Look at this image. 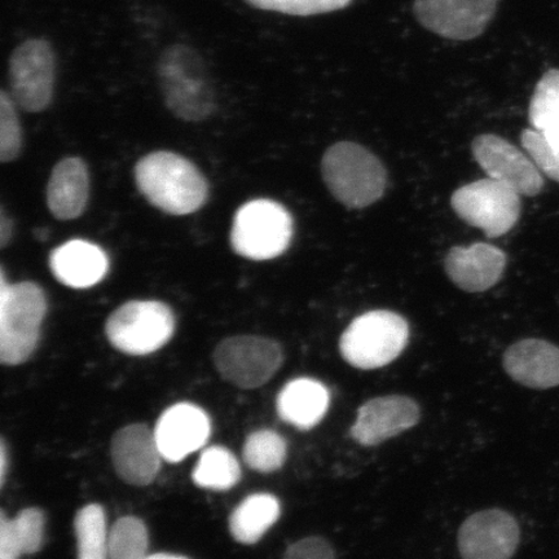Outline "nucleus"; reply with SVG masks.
<instances>
[{"label": "nucleus", "instance_id": "1", "mask_svg": "<svg viewBox=\"0 0 559 559\" xmlns=\"http://www.w3.org/2000/svg\"><path fill=\"white\" fill-rule=\"evenodd\" d=\"M134 174L140 193L166 214H193L209 199V185L204 174L178 153H150L138 160Z\"/></svg>", "mask_w": 559, "mask_h": 559}, {"label": "nucleus", "instance_id": "2", "mask_svg": "<svg viewBox=\"0 0 559 559\" xmlns=\"http://www.w3.org/2000/svg\"><path fill=\"white\" fill-rule=\"evenodd\" d=\"M158 81L166 107L187 122H201L214 115L216 95L205 61L193 48L174 45L160 55Z\"/></svg>", "mask_w": 559, "mask_h": 559}, {"label": "nucleus", "instance_id": "3", "mask_svg": "<svg viewBox=\"0 0 559 559\" xmlns=\"http://www.w3.org/2000/svg\"><path fill=\"white\" fill-rule=\"evenodd\" d=\"M45 290L38 284H10L0 271V361L24 365L39 345L47 313Z\"/></svg>", "mask_w": 559, "mask_h": 559}, {"label": "nucleus", "instance_id": "4", "mask_svg": "<svg viewBox=\"0 0 559 559\" xmlns=\"http://www.w3.org/2000/svg\"><path fill=\"white\" fill-rule=\"evenodd\" d=\"M328 190L348 209H362L382 198L386 170L365 146L341 142L328 148L321 160Z\"/></svg>", "mask_w": 559, "mask_h": 559}, {"label": "nucleus", "instance_id": "5", "mask_svg": "<svg viewBox=\"0 0 559 559\" xmlns=\"http://www.w3.org/2000/svg\"><path fill=\"white\" fill-rule=\"evenodd\" d=\"M409 325L395 312L377 310L353 320L340 340L347 365L362 370L386 367L407 347Z\"/></svg>", "mask_w": 559, "mask_h": 559}, {"label": "nucleus", "instance_id": "6", "mask_svg": "<svg viewBox=\"0 0 559 559\" xmlns=\"http://www.w3.org/2000/svg\"><path fill=\"white\" fill-rule=\"evenodd\" d=\"M292 236L288 210L276 201L260 199L237 210L229 240L236 254L251 261H269L285 253Z\"/></svg>", "mask_w": 559, "mask_h": 559}, {"label": "nucleus", "instance_id": "7", "mask_svg": "<svg viewBox=\"0 0 559 559\" xmlns=\"http://www.w3.org/2000/svg\"><path fill=\"white\" fill-rule=\"evenodd\" d=\"M175 325V314L166 304L159 300H130L110 314L105 324V334L118 352L145 356L169 344Z\"/></svg>", "mask_w": 559, "mask_h": 559}, {"label": "nucleus", "instance_id": "8", "mask_svg": "<svg viewBox=\"0 0 559 559\" xmlns=\"http://www.w3.org/2000/svg\"><path fill=\"white\" fill-rule=\"evenodd\" d=\"M451 205L461 219L488 237L510 233L522 212L521 194L491 178L459 188L452 194Z\"/></svg>", "mask_w": 559, "mask_h": 559}, {"label": "nucleus", "instance_id": "9", "mask_svg": "<svg viewBox=\"0 0 559 559\" xmlns=\"http://www.w3.org/2000/svg\"><path fill=\"white\" fill-rule=\"evenodd\" d=\"M283 362L282 346L261 335H235L223 340L214 352V365L222 379L245 390L263 386Z\"/></svg>", "mask_w": 559, "mask_h": 559}, {"label": "nucleus", "instance_id": "10", "mask_svg": "<svg viewBox=\"0 0 559 559\" xmlns=\"http://www.w3.org/2000/svg\"><path fill=\"white\" fill-rule=\"evenodd\" d=\"M56 56L50 41L27 39L15 48L9 66L10 91L17 107L40 114L53 99Z\"/></svg>", "mask_w": 559, "mask_h": 559}, {"label": "nucleus", "instance_id": "11", "mask_svg": "<svg viewBox=\"0 0 559 559\" xmlns=\"http://www.w3.org/2000/svg\"><path fill=\"white\" fill-rule=\"evenodd\" d=\"M520 540L519 522L502 509L474 513L461 524L457 534L463 559H512Z\"/></svg>", "mask_w": 559, "mask_h": 559}, {"label": "nucleus", "instance_id": "12", "mask_svg": "<svg viewBox=\"0 0 559 559\" xmlns=\"http://www.w3.org/2000/svg\"><path fill=\"white\" fill-rule=\"evenodd\" d=\"M473 156L488 178L513 188L526 198H534L544 188L542 171L534 160L508 140L487 134L474 139Z\"/></svg>", "mask_w": 559, "mask_h": 559}, {"label": "nucleus", "instance_id": "13", "mask_svg": "<svg viewBox=\"0 0 559 559\" xmlns=\"http://www.w3.org/2000/svg\"><path fill=\"white\" fill-rule=\"evenodd\" d=\"M498 0H416L419 24L440 37L471 40L485 32Z\"/></svg>", "mask_w": 559, "mask_h": 559}, {"label": "nucleus", "instance_id": "14", "mask_svg": "<svg viewBox=\"0 0 559 559\" xmlns=\"http://www.w3.org/2000/svg\"><path fill=\"white\" fill-rule=\"evenodd\" d=\"M419 419L421 409L408 396L374 397L360 405L349 436L360 445H379L415 428Z\"/></svg>", "mask_w": 559, "mask_h": 559}, {"label": "nucleus", "instance_id": "15", "mask_svg": "<svg viewBox=\"0 0 559 559\" xmlns=\"http://www.w3.org/2000/svg\"><path fill=\"white\" fill-rule=\"evenodd\" d=\"M110 453L118 477L136 487L153 484L164 460L155 430L144 424H132L118 430L111 439Z\"/></svg>", "mask_w": 559, "mask_h": 559}, {"label": "nucleus", "instance_id": "16", "mask_svg": "<svg viewBox=\"0 0 559 559\" xmlns=\"http://www.w3.org/2000/svg\"><path fill=\"white\" fill-rule=\"evenodd\" d=\"M212 423L206 412L191 403L167 408L158 418L155 436L167 463L177 464L207 443Z\"/></svg>", "mask_w": 559, "mask_h": 559}, {"label": "nucleus", "instance_id": "17", "mask_svg": "<svg viewBox=\"0 0 559 559\" xmlns=\"http://www.w3.org/2000/svg\"><path fill=\"white\" fill-rule=\"evenodd\" d=\"M504 251L493 245L477 242L450 250L444 261L447 275L460 289L480 293L500 282L507 267Z\"/></svg>", "mask_w": 559, "mask_h": 559}, {"label": "nucleus", "instance_id": "18", "mask_svg": "<svg viewBox=\"0 0 559 559\" xmlns=\"http://www.w3.org/2000/svg\"><path fill=\"white\" fill-rule=\"evenodd\" d=\"M502 366L510 379L524 388L559 386V347L551 342L537 338L515 342L507 349Z\"/></svg>", "mask_w": 559, "mask_h": 559}, {"label": "nucleus", "instance_id": "19", "mask_svg": "<svg viewBox=\"0 0 559 559\" xmlns=\"http://www.w3.org/2000/svg\"><path fill=\"white\" fill-rule=\"evenodd\" d=\"M50 269L56 280L68 288L88 289L107 276L109 260L97 245L70 240L52 251Z\"/></svg>", "mask_w": 559, "mask_h": 559}, {"label": "nucleus", "instance_id": "20", "mask_svg": "<svg viewBox=\"0 0 559 559\" xmlns=\"http://www.w3.org/2000/svg\"><path fill=\"white\" fill-rule=\"evenodd\" d=\"M90 174L85 160L79 157L61 159L53 167L47 185V205L59 221L79 218L88 204Z\"/></svg>", "mask_w": 559, "mask_h": 559}, {"label": "nucleus", "instance_id": "21", "mask_svg": "<svg viewBox=\"0 0 559 559\" xmlns=\"http://www.w3.org/2000/svg\"><path fill=\"white\" fill-rule=\"evenodd\" d=\"M330 403V390L324 383L302 377L289 381L280 391L276 411L282 421L309 431L323 421Z\"/></svg>", "mask_w": 559, "mask_h": 559}, {"label": "nucleus", "instance_id": "22", "mask_svg": "<svg viewBox=\"0 0 559 559\" xmlns=\"http://www.w3.org/2000/svg\"><path fill=\"white\" fill-rule=\"evenodd\" d=\"M282 515V506L274 495L248 496L229 516V533L237 543L253 545L262 539Z\"/></svg>", "mask_w": 559, "mask_h": 559}, {"label": "nucleus", "instance_id": "23", "mask_svg": "<svg viewBox=\"0 0 559 559\" xmlns=\"http://www.w3.org/2000/svg\"><path fill=\"white\" fill-rule=\"evenodd\" d=\"M45 513L38 508H26L13 520L0 513V559H19L35 555L45 539Z\"/></svg>", "mask_w": 559, "mask_h": 559}, {"label": "nucleus", "instance_id": "24", "mask_svg": "<svg viewBox=\"0 0 559 559\" xmlns=\"http://www.w3.org/2000/svg\"><path fill=\"white\" fill-rule=\"evenodd\" d=\"M192 479L195 486L212 491H228L239 484L241 466L235 454L222 445L209 447L201 453Z\"/></svg>", "mask_w": 559, "mask_h": 559}, {"label": "nucleus", "instance_id": "25", "mask_svg": "<svg viewBox=\"0 0 559 559\" xmlns=\"http://www.w3.org/2000/svg\"><path fill=\"white\" fill-rule=\"evenodd\" d=\"M76 559H109L107 514L99 504L83 507L75 514Z\"/></svg>", "mask_w": 559, "mask_h": 559}, {"label": "nucleus", "instance_id": "26", "mask_svg": "<svg viewBox=\"0 0 559 559\" xmlns=\"http://www.w3.org/2000/svg\"><path fill=\"white\" fill-rule=\"evenodd\" d=\"M242 457L251 471L275 473L282 469L288 457V444L274 430H257L245 440Z\"/></svg>", "mask_w": 559, "mask_h": 559}, {"label": "nucleus", "instance_id": "27", "mask_svg": "<svg viewBox=\"0 0 559 559\" xmlns=\"http://www.w3.org/2000/svg\"><path fill=\"white\" fill-rule=\"evenodd\" d=\"M148 550V528L138 516H122L110 528L109 559H146Z\"/></svg>", "mask_w": 559, "mask_h": 559}, {"label": "nucleus", "instance_id": "28", "mask_svg": "<svg viewBox=\"0 0 559 559\" xmlns=\"http://www.w3.org/2000/svg\"><path fill=\"white\" fill-rule=\"evenodd\" d=\"M533 129L544 132L559 123V69H550L537 82L528 108Z\"/></svg>", "mask_w": 559, "mask_h": 559}, {"label": "nucleus", "instance_id": "29", "mask_svg": "<svg viewBox=\"0 0 559 559\" xmlns=\"http://www.w3.org/2000/svg\"><path fill=\"white\" fill-rule=\"evenodd\" d=\"M16 107L11 95L2 91L0 94V159L2 163H12L23 150V130H21Z\"/></svg>", "mask_w": 559, "mask_h": 559}, {"label": "nucleus", "instance_id": "30", "mask_svg": "<svg viewBox=\"0 0 559 559\" xmlns=\"http://www.w3.org/2000/svg\"><path fill=\"white\" fill-rule=\"evenodd\" d=\"M247 2L264 11L292 16H313L345 9L353 0H247Z\"/></svg>", "mask_w": 559, "mask_h": 559}, {"label": "nucleus", "instance_id": "31", "mask_svg": "<svg viewBox=\"0 0 559 559\" xmlns=\"http://www.w3.org/2000/svg\"><path fill=\"white\" fill-rule=\"evenodd\" d=\"M521 142L537 169L559 183V151L549 143L543 132L535 129L523 130Z\"/></svg>", "mask_w": 559, "mask_h": 559}, {"label": "nucleus", "instance_id": "32", "mask_svg": "<svg viewBox=\"0 0 559 559\" xmlns=\"http://www.w3.org/2000/svg\"><path fill=\"white\" fill-rule=\"evenodd\" d=\"M282 559H337V555L325 537L309 536L293 543Z\"/></svg>", "mask_w": 559, "mask_h": 559}, {"label": "nucleus", "instance_id": "33", "mask_svg": "<svg viewBox=\"0 0 559 559\" xmlns=\"http://www.w3.org/2000/svg\"><path fill=\"white\" fill-rule=\"evenodd\" d=\"M13 234V223L10 215H7L4 207L0 212V247L4 249L10 243Z\"/></svg>", "mask_w": 559, "mask_h": 559}, {"label": "nucleus", "instance_id": "34", "mask_svg": "<svg viewBox=\"0 0 559 559\" xmlns=\"http://www.w3.org/2000/svg\"><path fill=\"white\" fill-rule=\"evenodd\" d=\"M7 465H9V453L4 440L0 443V486H4L7 478Z\"/></svg>", "mask_w": 559, "mask_h": 559}, {"label": "nucleus", "instance_id": "35", "mask_svg": "<svg viewBox=\"0 0 559 559\" xmlns=\"http://www.w3.org/2000/svg\"><path fill=\"white\" fill-rule=\"evenodd\" d=\"M146 559H190L185 556L179 555H171V554H157V555H151Z\"/></svg>", "mask_w": 559, "mask_h": 559}]
</instances>
